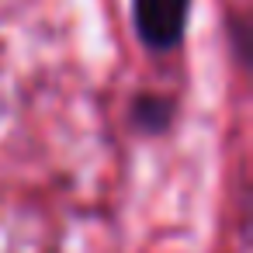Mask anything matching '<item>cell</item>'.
<instances>
[{"label":"cell","instance_id":"obj_1","mask_svg":"<svg viewBox=\"0 0 253 253\" xmlns=\"http://www.w3.org/2000/svg\"><path fill=\"white\" fill-rule=\"evenodd\" d=\"M191 0H135V32L149 49H173L187 28Z\"/></svg>","mask_w":253,"mask_h":253}]
</instances>
